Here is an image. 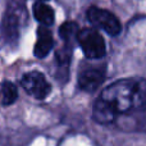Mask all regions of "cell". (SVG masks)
<instances>
[{"label":"cell","instance_id":"1","mask_svg":"<svg viewBox=\"0 0 146 146\" xmlns=\"http://www.w3.org/2000/svg\"><path fill=\"white\" fill-rule=\"evenodd\" d=\"M146 105V80L129 77L110 83L96 99L92 118L100 124H110L121 114H128Z\"/></svg>","mask_w":146,"mask_h":146},{"label":"cell","instance_id":"2","mask_svg":"<svg viewBox=\"0 0 146 146\" xmlns=\"http://www.w3.org/2000/svg\"><path fill=\"white\" fill-rule=\"evenodd\" d=\"M78 44L88 59H101L106 53L103 36L94 28H83L78 35Z\"/></svg>","mask_w":146,"mask_h":146},{"label":"cell","instance_id":"3","mask_svg":"<svg viewBox=\"0 0 146 146\" xmlns=\"http://www.w3.org/2000/svg\"><path fill=\"white\" fill-rule=\"evenodd\" d=\"M19 83L28 95H31L37 100L46 99L51 91V86L45 78V76L37 71L25 73L21 77Z\"/></svg>","mask_w":146,"mask_h":146},{"label":"cell","instance_id":"4","mask_svg":"<svg viewBox=\"0 0 146 146\" xmlns=\"http://www.w3.org/2000/svg\"><path fill=\"white\" fill-rule=\"evenodd\" d=\"M87 19L95 27L104 30L108 35L117 36L122 30L121 22L113 13L105 9H100L98 7H91L87 10Z\"/></svg>","mask_w":146,"mask_h":146},{"label":"cell","instance_id":"5","mask_svg":"<svg viewBox=\"0 0 146 146\" xmlns=\"http://www.w3.org/2000/svg\"><path fill=\"white\" fill-rule=\"evenodd\" d=\"M105 80V68L101 66H90L78 73V85L83 91L94 92Z\"/></svg>","mask_w":146,"mask_h":146},{"label":"cell","instance_id":"6","mask_svg":"<svg viewBox=\"0 0 146 146\" xmlns=\"http://www.w3.org/2000/svg\"><path fill=\"white\" fill-rule=\"evenodd\" d=\"M54 46V38H53V33L50 32L46 26H42L37 30V41L35 45V55L37 58H45L49 53L51 51Z\"/></svg>","mask_w":146,"mask_h":146},{"label":"cell","instance_id":"7","mask_svg":"<svg viewBox=\"0 0 146 146\" xmlns=\"http://www.w3.org/2000/svg\"><path fill=\"white\" fill-rule=\"evenodd\" d=\"M80 27L76 22H66L59 28V35L64 41V46L73 50V46L78 42V35H80Z\"/></svg>","mask_w":146,"mask_h":146},{"label":"cell","instance_id":"8","mask_svg":"<svg viewBox=\"0 0 146 146\" xmlns=\"http://www.w3.org/2000/svg\"><path fill=\"white\" fill-rule=\"evenodd\" d=\"M32 12L36 21H38L42 26L48 27V26H51L54 23V18H55L54 9L51 7H49V5L44 4L41 1L35 3L32 7Z\"/></svg>","mask_w":146,"mask_h":146},{"label":"cell","instance_id":"9","mask_svg":"<svg viewBox=\"0 0 146 146\" xmlns=\"http://www.w3.org/2000/svg\"><path fill=\"white\" fill-rule=\"evenodd\" d=\"M18 99V90L14 83L9 81H4L1 85V105L9 106L15 103Z\"/></svg>","mask_w":146,"mask_h":146},{"label":"cell","instance_id":"10","mask_svg":"<svg viewBox=\"0 0 146 146\" xmlns=\"http://www.w3.org/2000/svg\"><path fill=\"white\" fill-rule=\"evenodd\" d=\"M4 32L7 33L8 38H13L18 36V22L14 15H9L4 21Z\"/></svg>","mask_w":146,"mask_h":146},{"label":"cell","instance_id":"11","mask_svg":"<svg viewBox=\"0 0 146 146\" xmlns=\"http://www.w3.org/2000/svg\"><path fill=\"white\" fill-rule=\"evenodd\" d=\"M38 1H46V0H38Z\"/></svg>","mask_w":146,"mask_h":146}]
</instances>
